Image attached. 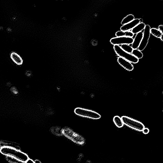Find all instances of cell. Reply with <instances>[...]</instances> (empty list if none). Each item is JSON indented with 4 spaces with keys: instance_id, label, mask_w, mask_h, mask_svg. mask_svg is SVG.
Instances as JSON below:
<instances>
[{
    "instance_id": "1",
    "label": "cell",
    "mask_w": 163,
    "mask_h": 163,
    "mask_svg": "<svg viewBox=\"0 0 163 163\" xmlns=\"http://www.w3.org/2000/svg\"><path fill=\"white\" fill-rule=\"evenodd\" d=\"M0 152L6 156L11 157L24 162L30 158L26 153L14 148L2 147L0 149Z\"/></svg>"
},
{
    "instance_id": "2",
    "label": "cell",
    "mask_w": 163,
    "mask_h": 163,
    "mask_svg": "<svg viewBox=\"0 0 163 163\" xmlns=\"http://www.w3.org/2000/svg\"><path fill=\"white\" fill-rule=\"evenodd\" d=\"M62 133L63 135L78 145H83L85 142L84 138L82 136L69 128L62 129Z\"/></svg>"
},
{
    "instance_id": "3",
    "label": "cell",
    "mask_w": 163,
    "mask_h": 163,
    "mask_svg": "<svg viewBox=\"0 0 163 163\" xmlns=\"http://www.w3.org/2000/svg\"><path fill=\"white\" fill-rule=\"evenodd\" d=\"M74 112L78 116L84 117L94 120L99 119L101 118V115L96 112L82 108H76Z\"/></svg>"
},
{
    "instance_id": "4",
    "label": "cell",
    "mask_w": 163,
    "mask_h": 163,
    "mask_svg": "<svg viewBox=\"0 0 163 163\" xmlns=\"http://www.w3.org/2000/svg\"><path fill=\"white\" fill-rule=\"evenodd\" d=\"M121 118L124 124L132 129L142 131L145 128L143 124L137 120L126 116H123Z\"/></svg>"
},
{
    "instance_id": "5",
    "label": "cell",
    "mask_w": 163,
    "mask_h": 163,
    "mask_svg": "<svg viewBox=\"0 0 163 163\" xmlns=\"http://www.w3.org/2000/svg\"><path fill=\"white\" fill-rule=\"evenodd\" d=\"M113 49L116 54L121 58L133 63H137L139 62V59L131 54L123 51L119 45H114Z\"/></svg>"
},
{
    "instance_id": "6",
    "label": "cell",
    "mask_w": 163,
    "mask_h": 163,
    "mask_svg": "<svg viewBox=\"0 0 163 163\" xmlns=\"http://www.w3.org/2000/svg\"><path fill=\"white\" fill-rule=\"evenodd\" d=\"M150 29L151 27L149 25H146L143 33L142 41L138 48L141 51L144 50L148 45L150 37Z\"/></svg>"
},
{
    "instance_id": "7",
    "label": "cell",
    "mask_w": 163,
    "mask_h": 163,
    "mask_svg": "<svg viewBox=\"0 0 163 163\" xmlns=\"http://www.w3.org/2000/svg\"><path fill=\"white\" fill-rule=\"evenodd\" d=\"M133 41L132 38L126 37H120L112 38L110 42L114 45L132 44Z\"/></svg>"
},
{
    "instance_id": "8",
    "label": "cell",
    "mask_w": 163,
    "mask_h": 163,
    "mask_svg": "<svg viewBox=\"0 0 163 163\" xmlns=\"http://www.w3.org/2000/svg\"><path fill=\"white\" fill-rule=\"evenodd\" d=\"M140 23V21L139 19L136 18L134 19L131 22L121 26L120 30L121 31H129L132 30L133 28Z\"/></svg>"
},
{
    "instance_id": "9",
    "label": "cell",
    "mask_w": 163,
    "mask_h": 163,
    "mask_svg": "<svg viewBox=\"0 0 163 163\" xmlns=\"http://www.w3.org/2000/svg\"><path fill=\"white\" fill-rule=\"evenodd\" d=\"M117 61L119 64L126 70L131 71L133 70V66L131 62L128 60L119 57Z\"/></svg>"
},
{
    "instance_id": "10",
    "label": "cell",
    "mask_w": 163,
    "mask_h": 163,
    "mask_svg": "<svg viewBox=\"0 0 163 163\" xmlns=\"http://www.w3.org/2000/svg\"><path fill=\"white\" fill-rule=\"evenodd\" d=\"M143 36V33L140 32L137 34L132 43V47L133 50L137 49L141 42Z\"/></svg>"
},
{
    "instance_id": "11",
    "label": "cell",
    "mask_w": 163,
    "mask_h": 163,
    "mask_svg": "<svg viewBox=\"0 0 163 163\" xmlns=\"http://www.w3.org/2000/svg\"><path fill=\"white\" fill-rule=\"evenodd\" d=\"M10 56L12 60L16 64L18 65L22 64L23 60L21 56L18 54L13 52L11 53Z\"/></svg>"
},
{
    "instance_id": "12",
    "label": "cell",
    "mask_w": 163,
    "mask_h": 163,
    "mask_svg": "<svg viewBox=\"0 0 163 163\" xmlns=\"http://www.w3.org/2000/svg\"><path fill=\"white\" fill-rule=\"evenodd\" d=\"M146 25L143 22L140 23L132 30L131 32L134 35L141 32L145 29Z\"/></svg>"
},
{
    "instance_id": "13",
    "label": "cell",
    "mask_w": 163,
    "mask_h": 163,
    "mask_svg": "<svg viewBox=\"0 0 163 163\" xmlns=\"http://www.w3.org/2000/svg\"><path fill=\"white\" fill-rule=\"evenodd\" d=\"M134 34L131 31H117L116 34L117 37H132L134 36Z\"/></svg>"
},
{
    "instance_id": "14",
    "label": "cell",
    "mask_w": 163,
    "mask_h": 163,
    "mask_svg": "<svg viewBox=\"0 0 163 163\" xmlns=\"http://www.w3.org/2000/svg\"><path fill=\"white\" fill-rule=\"evenodd\" d=\"M0 147L1 148L4 147H11L19 149H18V146L16 145L15 143L8 141L7 142L6 141L1 142H0Z\"/></svg>"
},
{
    "instance_id": "15",
    "label": "cell",
    "mask_w": 163,
    "mask_h": 163,
    "mask_svg": "<svg viewBox=\"0 0 163 163\" xmlns=\"http://www.w3.org/2000/svg\"><path fill=\"white\" fill-rule=\"evenodd\" d=\"M134 19H135V17L133 15L129 14L123 19L121 22V24L123 25H125L131 22Z\"/></svg>"
},
{
    "instance_id": "16",
    "label": "cell",
    "mask_w": 163,
    "mask_h": 163,
    "mask_svg": "<svg viewBox=\"0 0 163 163\" xmlns=\"http://www.w3.org/2000/svg\"><path fill=\"white\" fill-rule=\"evenodd\" d=\"M150 34L155 37L161 38L163 36V33L157 29L153 28H151L150 31Z\"/></svg>"
},
{
    "instance_id": "17",
    "label": "cell",
    "mask_w": 163,
    "mask_h": 163,
    "mask_svg": "<svg viewBox=\"0 0 163 163\" xmlns=\"http://www.w3.org/2000/svg\"><path fill=\"white\" fill-rule=\"evenodd\" d=\"M113 121L117 127L121 128L123 126L124 124L121 118L119 116H115L113 119Z\"/></svg>"
},
{
    "instance_id": "18",
    "label": "cell",
    "mask_w": 163,
    "mask_h": 163,
    "mask_svg": "<svg viewBox=\"0 0 163 163\" xmlns=\"http://www.w3.org/2000/svg\"><path fill=\"white\" fill-rule=\"evenodd\" d=\"M131 54L138 59H142L143 56L142 52L138 49L133 50Z\"/></svg>"
},
{
    "instance_id": "19",
    "label": "cell",
    "mask_w": 163,
    "mask_h": 163,
    "mask_svg": "<svg viewBox=\"0 0 163 163\" xmlns=\"http://www.w3.org/2000/svg\"><path fill=\"white\" fill-rule=\"evenodd\" d=\"M120 47L123 51L130 54L132 53L133 50L132 47L128 44L122 45Z\"/></svg>"
},
{
    "instance_id": "20",
    "label": "cell",
    "mask_w": 163,
    "mask_h": 163,
    "mask_svg": "<svg viewBox=\"0 0 163 163\" xmlns=\"http://www.w3.org/2000/svg\"><path fill=\"white\" fill-rule=\"evenodd\" d=\"M6 157V160L9 162L11 163H26V162L22 161L11 157Z\"/></svg>"
},
{
    "instance_id": "21",
    "label": "cell",
    "mask_w": 163,
    "mask_h": 163,
    "mask_svg": "<svg viewBox=\"0 0 163 163\" xmlns=\"http://www.w3.org/2000/svg\"><path fill=\"white\" fill-rule=\"evenodd\" d=\"M51 132L55 135H61L57 131H62V129L59 127H53L51 128Z\"/></svg>"
},
{
    "instance_id": "22",
    "label": "cell",
    "mask_w": 163,
    "mask_h": 163,
    "mask_svg": "<svg viewBox=\"0 0 163 163\" xmlns=\"http://www.w3.org/2000/svg\"><path fill=\"white\" fill-rule=\"evenodd\" d=\"M145 134H147L149 132V130L147 128H145L142 131Z\"/></svg>"
},
{
    "instance_id": "23",
    "label": "cell",
    "mask_w": 163,
    "mask_h": 163,
    "mask_svg": "<svg viewBox=\"0 0 163 163\" xmlns=\"http://www.w3.org/2000/svg\"><path fill=\"white\" fill-rule=\"evenodd\" d=\"M26 163H35V161L29 158L26 162Z\"/></svg>"
},
{
    "instance_id": "24",
    "label": "cell",
    "mask_w": 163,
    "mask_h": 163,
    "mask_svg": "<svg viewBox=\"0 0 163 163\" xmlns=\"http://www.w3.org/2000/svg\"><path fill=\"white\" fill-rule=\"evenodd\" d=\"M163 26L162 25H159L158 26V30L163 33Z\"/></svg>"
},
{
    "instance_id": "25",
    "label": "cell",
    "mask_w": 163,
    "mask_h": 163,
    "mask_svg": "<svg viewBox=\"0 0 163 163\" xmlns=\"http://www.w3.org/2000/svg\"><path fill=\"white\" fill-rule=\"evenodd\" d=\"M35 163H42V162L39 160H36L35 161Z\"/></svg>"
}]
</instances>
